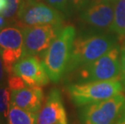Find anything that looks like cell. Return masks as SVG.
Listing matches in <instances>:
<instances>
[{
    "instance_id": "7402d4cb",
    "label": "cell",
    "mask_w": 125,
    "mask_h": 124,
    "mask_svg": "<svg viewBox=\"0 0 125 124\" xmlns=\"http://www.w3.org/2000/svg\"><path fill=\"white\" fill-rule=\"evenodd\" d=\"M9 21L7 20V18H5L2 14H0V29L4 28L5 27H7V25H8Z\"/></svg>"
},
{
    "instance_id": "44dd1931",
    "label": "cell",
    "mask_w": 125,
    "mask_h": 124,
    "mask_svg": "<svg viewBox=\"0 0 125 124\" xmlns=\"http://www.w3.org/2000/svg\"><path fill=\"white\" fill-rule=\"evenodd\" d=\"M5 68H4V65H3V62H2L1 55H0V84L4 79V74H5Z\"/></svg>"
},
{
    "instance_id": "484cf974",
    "label": "cell",
    "mask_w": 125,
    "mask_h": 124,
    "mask_svg": "<svg viewBox=\"0 0 125 124\" xmlns=\"http://www.w3.org/2000/svg\"><path fill=\"white\" fill-rule=\"evenodd\" d=\"M2 118H2V115L0 114V124H3V120H2Z\"/></svg>"
},
{
    "instance_id": "ba28073f",
    "label": "cell",
    "mask_w": 125,
    "mask_h": 124,
    "mask_svg": "<svg viewBox=\"0 0 125 124\" xmlns=\"http://www.w3.org/2000/svg\"><path fill=\"white\" fill-rule=\"evenodd\" d=\"M62 28L53 25H36L23 28L24 56L42 57Z\"/></svg>"
},
{
    "instance_id": "8fae6325",
    "label": "cell",
    "mask_w": 125,
    "mask_h": 124,
    "mask_svg": "<svg viewBox=\"0 0 125 124\" xmlns=\"http://www.w3.org/2000/svg\"><path fill=\"white\" fill-rule=\"evenodd\" d=\"M114 5L109 2H93L81 10L80 19L92 27L110 28L114 20Z\"/></svg>"
},
{
    "instance_id": "3957f363",
    "label": "cell",
    "mask_w": 125,
    "mask_h": 124,
    "mask_svg": "<svg viewBox=\"0 0 125 124\" xmlns=\"http://www.w3.org/2000/svg\"><path fill=\"white\" fill-rule=\"evenodd\" d=\"M67 90L74 105L82 107L123 93L124 84L121 79L73 83L68 86Z\"/></svg>"
},
{
    "instance_id": "6da1fadb",
    "label": "cell",
    "mask_w": 125,
    "mask_h": 124,
    "mask_svg": "<svg viewBox=\"0 0 125 124\" xmlns=\"http://www.w3.org/2000/svg\"><path fill=\"white\" fill-rule=\"evenodd\" d=\"M75 38V28L72 25L65 26L42 56L41 60L52 82H59L65 76Z\"/></svg>"
},
{
    "instance_id": "e0dca14e",
    "label": "cell",
    "mask_w": 125,
    "mask_h": 124,
    "mask_svg": "<svg viewBox=\"0 0 125 124\" xmlns=\"http://www.w3.org/2000/svg\"><path fill=\"white\" fill-rule=\"evenodd\" d=\"M45 2L49 6L59 10L64 15H69L70 14V10H69L68 0H45Z\"/></svg>"
},
{
    "instance_id": "2e32d148",
    "label": "cell",
    "mask_w": 125,
    "mask_h": 124,
    "mask_svg": "<svg viewBox=\"0 0 125 124\" xmlns=\"http://www.w3.org/2000/svg\"><path fill=\"white\" fill-rule=\"evenodd\" d=\"M23 1L24 0H7V7L2 11V15L7 18L9 23H16L19 11Z\"/></svg>"
},
{
    "instance_id": "d6986e66",
    "label": "cell",
    "mask_w": 125,
    "mask_h": 124,
    "mask_svg": "<svg viewBox=\"0 0 125 124\" xmlns=\"http://www.w3.org/2000/svg\"><path fill=\"white\" fill-rule=\"evenodd\" d=\"M88 3V0H68L69 10L70 13L76 11V10H82Z\"/></svg>"
},
{
    "instance_id": "d4e9b609",
    "label": "cell",
    "mask_w": 125,
    "mask_h": 124,
    "mask_svg": "<svg viewBox=\"0 0 125 124\" xmlns=\"http://www.w3.org/2000/svg\"><path fill=\"white\" fill-rule=\"evenodd\" d=\"M116 124H125V111L124 112V114H122L120 118H119V120L118 121V123Z\"/></svg>"
},
{
    "instance_id": "9c48e42d",
    "label": "cell",
    "mask_w": 125,
    "mask_h": 124,
    "mask_svg": "<svg viewBox=\"0 0 125 124\" xmlns=\"http://www.w3.org/2000/svg\"><path fill=\"white\" fill-rule=\"evenodd\" d=\"M12 74L20 76L30 86H44L50 81L41 59L36 56L21 58L13 66Z\"/></svg>"
},
{
    "instance_id": "cb8c5ba5",
    "label": "cell",
    "mask_w": 125,
    "mask_h": 124,
    "mask_svg": "<svg viewBox=\"0 0 125 124\" xmlns=\"http://www.w3.org/2000/svg\"><path fill=\"white\" fill-rule=\"evenodd\" d=\"M7 0H0V14H2V11L7 7Z\"/></svg>"
},
{
    "instance_id": "5b68a950",
    "label": "cell",
    "mask_w": 125,
    "mask_h": 124,
    "mask_svg": "<svg viewBox=\"0 0 125 124\" xmlns=\"http://www.w3.org/2000/svg\"><path fill=\"white\" fill-rule=\"evenodd\" d=\"M125 111V95L120 93L104 101L80 107L81 124H116Z\"/></svg>"
},
{
    "instance_id": "8992f818",
    "label": "cell",
    "mask_w": 125,
    "mask_h": 124,
    "mask_svg": "<svg viewBox=\"0 0 125 124\" xmlns=\"http://www.w3.org/2000/svg\"><path fill=\"white\" fill-rule=\"evenodd\" d=\"M64 14L59 10L36 0H24L19 11L16 24L27 28L36 25H53L62 28Z\"/></svg>"
},
{
    "instance_id": "ac0fdd59",
    "label": "cell",
    "mask_w": 125,
    "mask_h": 124,
    "mask_svg": "<svg viewBox=\"0 0 125 124\" xmlns=\"http://www.w3.org/2000/svg\"><path fill=\"white\" fill-rule=\"evenodd\" d=\"M8 87L10 89V91L17 90L26 87L28 85L24 82V81L20 76H15L14 74L8 76Z\"/></svg>"
},
{
    "instance_id": "7a4b0ae2",
    "label": "cell",
    "mask_w": 125,
    "mask_h": 124,
    "mask_svg": "<svg viewBox=\"0 0 125 124\" xmlns=\"http://www.w3.org/2000/svg\"><path fill=\"white\" fill-rule=\"evenodd\" d=\"M115 45V39L109 34H92L75 38L65 76L100 58Z\"/></svg>"
},
{
    "instance_id": "30bf717a",
    "label": "cell",
    "mask_w": 125,
    "mask_h": 124,
    "mask_svg": "<svg viewBox=\"0 0 125 124\" xmlns=\"http://www.w3.org/2000/svg\"><path fill=\"white\" fill-rule=\"evenodd\" d=\"M68 124L67 114L60 90L52 89L38 114V124Z\"/></svg>"
},
{
    "instance_id": "9a60e30c",
    "label": "cell",
    "mask_w": 125,
    "mask_h": 124,
    "mask_svg": "<svg viewBox=\"0 0 125 124\" xmlns=\"http://www.w3.org/2000/svg\"><path fill=\"white\" fill-rule=\"evenodd\" d=\"M11 91L8 86L0 84V114L3 118H7L9 110L11 105L10 102Z\"/></svg>"
},
{
    "instance_id": "7c38bea8",
    "label": "cell",
    "mask_w": 125,
    "mask_h": 124,
    "mask_svg": "<svg viewBox=\"0 0 125 124\" xmlns=\"http://www.w3.org/2000/svg\"><path fill=\"white\" fill-rule=\"evenodd\" d=\"M43 101L44 92L41 86H27L23 89L11 91V105L28 111L39 114Z\"/></svg>"
},
{
    "instance_id": "4fadbf2b",
    "label": "cell",
    "mask_w": 125,
    "mask_h": 124,
    "mask_svg": "<svg viewBox=\"0 0 125 124\" xmlns=\"http://www.w3.org/2000/svg\"><path fill=\"white\" fill-rule=\"evenodd\" d=\"M7 124H38V113H34L10 105Z\"/></svg>"
},
{
    "instance_id": "ffe728a7",
    "label": "cell",
    "mask_w": 125,
    "mask_h": 124,
    "mask_svg": "<svg viewBox=\"0 0 125 124\" xmlns=\"http://www.w3.org/2000/svg\"><path fill=\"white\" fill-rule=\"evenodd\" d=\"M120 62H121V76L120 79L125 86V45L120 49Z\"/></svg>"
},
{
    "instance_id": "277c9868",
    "label": "cell",
    "mask_w": 125,
    "mask_h": 124,
    "mask_svg": "<svg viewBox=\"0 0 125 124\" xmlns=\"http://www.w3.org/2000/svg\"><path fill=\"white\" fill-rule=\"evenodd\" d=\"M72 73H73V79L75 83L120 79V48L115 45L100 58Z\"/></svg>"
},
{
    "instance_id": "52a82bcc",
    "label": "cell",
    "mask_w": 125,
    "mask_h": 124,
    "mask_svg": "<svg viewBox=\"0 0 125 124\" xmlns=\"http://www.w3.org/2000/svg\"><path fill=\"white\" fill-rule=\"evenodd\" d=\"M0 55L5 72L12 75L13 66L24 57L23 31L20 27L7 26L0 29Z\"/></svg>"
},
{
    "instance_id": "4316f807",
    "label": "cell",
    "mask_w": 125,
    "mask_h": 124,
    "mask_svg": "<svg viewBox=\"0 0 125 124\" xmlns=\"http://www.w3.org/2000/svg\"><path fill=\"white\" fill-rule=\"evenodd\" d=\"M56 124H62V123H56Z\"/></svg>"
},
{
    "instance_id": "603a6c76",
    "label": "cell",
    "mask_w": 125,
    "mask_h": 124,
    "mask_svg": "<svg viewBox=\"0 0 125 124\" xmlns=\"http://www.w3.org/2000/svg\"><path fill=\"white\" fill-rule=\"evenodd\" d=\"M117 0H88V2H90V3L93 2H109V3H112L115 4Z\"/></svg>"
},
{
    "instance_id": "5bb4252c",
    "label": "cell",
    "mask_w": 125,
    "mask_h": 124,
    "mask_svg": "<svg viewBox=\"0 0 125 124\" xmlns=\"http://www.w3.org/2000/svg\"><path fill=\"white\" fill-rule=\"evenodd\" d=\"M110 30L119 36H125V0H117L114 5V20Z\"/></svg>"
}]
</instances>
